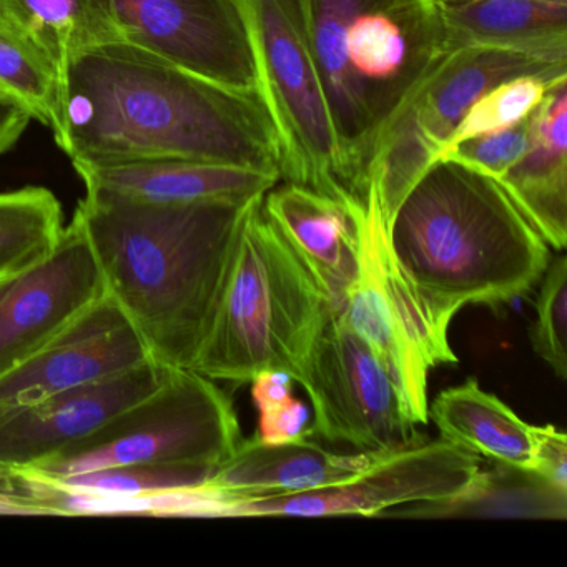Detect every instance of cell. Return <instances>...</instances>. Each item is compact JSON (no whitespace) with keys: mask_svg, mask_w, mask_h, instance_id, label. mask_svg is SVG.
I'll use <instances>...</instances> for the list:
<instances>
[{"mask_svg":"<svg viewBox=\"0 0 567 567\" xmlns=\"http://www.w3.org/2000/svg\"><path fill=\"white\" fill-rule=\"evenodd\" d=\"M72 165L194 158L280 177L257 92L234 91L122 41L69 65L54 131Z\"/></svg>","mask_w":567,"mask_h":567,"instance_id":"1","label":"cell"},{"mask_svg":"<svg viewBox=\"0 0 567 567\" xmlns=\"http://www.w3.org/2000/svg\"><path fill=\"white\" fill-rule=\"evenodd\" d=\"M255 198L154 204L85 192L79 202L74 217L91 241L105 293L155 363L194 368Z\"/></svg>","mask_w":567,"mask_h":567,"instance_id":"2","label":"cell"},{"mask_svg":"<svg viewBox=\"0 0 567 567\" xmlns=\"http://www.w3.org/2000/svg\"><path fill=\"white\" fill-rule=\"evenodd\" d=\"M388 234L401 270L446 328L464 307L523 297L549 265V245L503 185L450 158L414 182Z\"/></svg>","mask_w":567,"mask_h":567,"instance_id":"3","label":"cell"},{"mask_svg":"<svg viewBox=\"0 0 567 567\" xmlns=\"http://www.w3.org/2000/svg\"><path fill=\"white\" fill-rule=\"evenodd\" d=\"M334 127L358 194L381 125L450 54L433 0H301Z\"/></svg>","mask_w":567,"mask_h":567,"instance_id":"4","label":"cell"},{"mask_svg":"<svg viewBox=\"0 0 567 567\" xmlns=\"http://www.w3.org/2000/svg\"><path fill=\"white\" fill-rule=\"evenodd\" d=\"M255 198L241 225L230 271L192 370L247 384L265 371L301 383L308 358L337 313Z\"/></svg>","mask_w":567,"mask_h":567,"instance_id":"5","label":"cell"},{"mask_svg":"<svg viewBox=\"0 0 567 567\" xmlns=\"http://www.w3.org/2000/svg\"><path fill=\"white\" fill-rule=\"evenodd\" d=\"M241 8L257 94L277 138L281 182L341 204L363 200L344 162L301 0H241Z\"/></svg>","mask_w":567,"mask_h":567,"instance_id":"6","label":"cell"},{"mask_svg":"<svg viewBox=\"0 0 567 567\" xmlns=\"http://www.w3.org/2000/svg\"><path fill=\"white\" fill-rule=\"evenodd\" d=\"M241 443L230 398L214 380L171 368L164 383L101 430L32 467L45 480L128 464H188L217 470Z\"/></svg>","mask_w":567,"mask_h":567,"instance_id":"7","label":"cell"},{"mask_svg":"<svg viewBox=\"0 0 567 567\" xmlns=\"http://www.w3.org/2000/svg\"><path fill=\"white\" fill-rule=\"evenodd\" d=\"M519 75L567 78V61L506 48H464L444 55L401 99L378 132L367 187L377 190L388 224L414 182L437 161L480 95Z\"/></svg>","mask_w":567,"mask_h":567,"instance_id":"8","label":"cell"},{"mask_svg":"<svg viewBox=\"0 0 567 567\" xmlns=\"http://www.w3.org/2000/svg\"><path fill=\"white\" fill-rule=\"evenodd\" d=\"M358 270L340 315L371 348L393 381L404 410L416 424L427 420V374L457 358L443 327L427 310L391 250L388 218L368 185L353 207Z\"/></svg>","mask_w":567,"mask_h":567,"instance_id":"9","label":"cell"},{"mask_svg":"<svg viewBox=\"0 0 567 567\" xmlns=\"http://www.w3.org/2000/svg\"><path fill=\"white\" fill-rule=\"evenodd\" d=\"M300 384L313 406L310 437L360 451H396L424 441L383 364L340 311L324 324Z\"/></svg>","mask_w":567,"mask_h":567,"instance_id":"10","label":"cell"},{"mask_svg":"<svg viewBox=\"0 0 567 567\" xmlns=\"http://www.w3.org/2000/svg\"><path fill=\"white\" fill-rule=\"evenodd\" d=\"M480 456L450 441H421L381 454L351 480L321 489L230 497L220 517H374L406 504L440 503L463 493Z\"/></svg>","mask_w":567,"mask_h":567,"instance_id":"11","label":"cell"},{"mask_svg":"<svg viewBox=\"0 0 567 567\" xmlns=\"http://www.w3.org/2000/svg\"><path fill=\"white\" fill-rule=\"evenodd\" d=\"M118 41L224 87L257 92L241 0H102Z\"/></svg>","mask_w":567,"mask_h":567,"instance_id":"12","label":"cell"},{"mask_svg":"<svg viewBox=\"0 0 567 567\" xmlns=\"http://www.w3.org/2000/svg\"><path fill=\"white\" fill-rule=\"evenodd\" d=\"M102 297L105 284L97 258L81 221L72 217L44 257L0 277V377Z\"/></svg>","mask_w":567,"mask_h":567,"instance_id":"13","label":"cell"},{"mask_svg":"<svg viewBox=\"0 0 567 567\" xmlns=\"http://www.w3.org/2000/svg\"><path fill=\"white\" fill-rule=\"evenodd\" d=\"M154 361L127 315L105 293L41 350L0 377V406L35 403Z\"/></svg>","mask_w":567,"mask_h":567,"instance_id":"14","label":"cell"},{"mask_svg":"<svg viewBox=\"0 0 567 567\" xmlns=\"http://www.w3.org/2000/svg\"><path fill=\"white\" fill-rule=\"evenodd\" d=\"M168 370L147 361L117 377L35 403L0 406V464L32 470L44 463L157 390Z\"/></svg>","mask_w":567,"mask_h":567,"instance_id":"15","label":"cell"},{"mask_svg":"<svg viewBox=\"0 0 567 567\" xmlns=\"http://www.w3.org/2000/svg\"><path fill=\"white\" fill-rule=\"evenodd\" d=\"M354 204L290 182H278L264 197L265 214L337 310L357 278Z\"/></svg>","mask_w":567,"mask_h":567,"instance_id":"16","label":"cell"},{"mask_svg":"<svg viewBox=\"0 0 567 567\" xmlns=\"http://www.w3.org/2000/svg\"><path fill=\"white\" fill-rule=\"evenodd\" d=\"M85 192L118 195L154 204L204 200L247 202L280 181L254 168L194 158H137L75 167Z\"/></svg>","mask_w":567,"mask_h":567,"instance_id":"17","label":"cell"},{"mask_svg":"<svg viewBox=\"0 0 567 567\" xmlns=\"http://www.w3.org/2000/svg\"><path fill=\"white\" fill-rule=\"evenodd\" d=\"M384 453L390 451L333 453L310 437L288 443L251 437L241 441L205 484L230 497L305 493L351 480Z\"/></svg>","mask_w":567,"mask_h":567,"instance_id":"18","label":"cell"},{"mask_svg":"<svg viewBox=\"0 0 567 567\" xmlns=\"http://www.w3.org/2000/svg\"><path fill=\"white\" fill-rule=\"evenodd\" d=\"M501 185L549 247L567 244V79L547 91L529 117L523 157Z\"/></svg>","mask_w":567,"mask_h":567,"instance_id":"19","label":"cell"},{"mask_svg":"<svg viewBox=\"0 0 567 567\" xmlns=\"http://www.w3.org/2000/svg\"><path fill=\"white\" fill-rule=\"evenodd\" d=\"M447 52L506 48L567 61V0H433Z\"/></svg>","mask_w":567,"mask_h":567,"instance_id":"20","label":"cell"},{"mask_svg":"<svg viewBox=\"0 0 567 567\" xmlns=\"http://www.w3.org/2000/svg\"><path fill=\"white\" fill-rule=\"evenodd\" d=\"M427 417L441 437L494 464L534 470L539 426L520 420L509 406L470 378L441 391Z\"/></svg>","mask_w":567,"mask_h":567,"instance_id":"21","label":"cell"},{"mask_svg":"<svg viewBox=\"0 0 567 567\" xmlns=\"http://www.w3.org/2000/svg\"><path fill=\"white\" fill-rule=\"evenodd\" d=\"M0 25L45 55L61 78L62 91L75 58L118 41L102 0H0Z\"/></svg>","mask_w":567,"mask_h":567,"instance_id":"22","label":"cell"},{"mask_svg":"<svg viewBox=\"0 0 567 567\" xmlns=\"http://www.w3.org/2000/svg\"><path fill=\"white\" fill-rule=\"evenodd\" d=\"M404 517H523L559 519L567 517V489L549 483L533 470L496 464L480 467L470 486L440 503H417L394 511Z\"/></svg>","mask_w":567,"mask_h":567,"instance_id":"23","label":"cell"},{"mask_svg":"<svg viewBox=\"0 0 567 567\" xmlns=\"http://www.w3.org/2000/svg\"><path fill=\"white\" fill-rule=\"evenodd\" d=\"M61 202L44 187L0 194V277L44 257L64 228Z\"/></svg>","mask_w":567,"mask_h":567,"instance_id":"24","label":"cell"},{"mask_svg":"<svg viewBox=\"0 0 567 567\" xmlns=\"http://www.w3.org/2000/svg\"><path fill=\"white\" fill-rule=\"evenodd\" d=\"M0 92L24 105L32 121L54 131L62 101V82L39 49L0 25Z\"/></svg>","mask_w":567,"mask_h":567,"instance_id":"25","label":"cell"},{"mask_svg":"<svg viewBox=\"0 0 567 567\" xmlns=\"http://www.w3.org/2000/svg\"><path fill=\"white\" fill-rule=\"evenodd\" d=\"M215 471L217 470L188 464H128L48 481L79 493L131 497L204 486Z\"/></svg>","mask_w":567,"mask_h":567,"instance_id":"26","label":"cell"},{"mask_svg":"<svg viewBox=\"0 0 567 567\" xmlns=\"http://www.w3.org/2000/svg\"><path fill=\"white\" fill-rule=\"evenodd\" d=\"M559 81L540 75H519L494 85L467 109L443 152L467 138L504 131L529 117L546 97L547 91Z\"/></svg>","mask_w":567,"mask_h":567,"instance_id":"27","label":"cell"},{"mask_svg":"<svg viewBox=\"0 0 567 567\" xmlns=\"http://www.w3.org/2000/svg\"><path fill=\"white\" fill-rule=\"evenodd\" d=\"M536 300L530 343L559 380L567 378V258L560 251L549 260Z\"/></svg>","mask_w":567,"mask_h":567,"instance_id":"28","label":"cell"},{"mask_svg":"<svg viewBox=\"0 0 567 567\" xmlns=\"http://www.w3.org/2000/svg\"><path fill=\"white\" fill-rule=\"evenodd\" d=\"M293 378L284 371H265L251 381L258 410V440L288 443L308 436L310 411L293 396Z\"/></svg>","mask_w":567,"mask_h":567,"instance_id":"29","label":"cell"},{"mask_svg":"<svg viewBox=\"0 0 567 567\" xmlns=\"http://www.w3.org/2000/svg\"><path fill=\"white\" fill-rule=\"evenodd\" d=\"M529 117L504 131L460 142L441 152L437 158L460 162L466 167L499 181L526 151L527 138H529Z\"/></svg>","mask_w":567,"mask_h":567,"instance_id":"30","label":"cell"},{"mask_svg":"<svg viewBox=\"0 0 567 567\" xmlns=\"http://www.w3.org/2000/svg\"><path fill=\"white\" fill-rule=\"evenodd\" d=\"M0 516H54L29 471L0 464Z\"/></svg>","mask_w":567,"mask_h":567,"instance_id":"31","label":"cell"},{"mask_svg":"<svg viewBox=\"0 0 567 567\" xmlns=\"http://www.w3.org/2000/svg\"><path fill=\"white\" fill-rule=\"evenodd\" d=\"M557 487L567 489V436L554 426L537 430L534 470Z\"/></svg>","mask_w":567,"mask_h":567,"instance_id":"32","label":"cell"},{"mask_svg":"<svg viewBox=\"0 0 567 567\" xmlns=\"http://www.w3.org/2000/svg\"><path fill=\"white\" fill-rule=\"evenodd\" d=\"M31 114L9 95H0V157L12 151L31 125Z\"/></svg>","mask_w":567,"mask_h":567,"instance_id":"33","label":"cell"},{"mask_svg":"<svg viewBox=\"0 0 567 567\" xmlns=\"http://www.w3.org/2000/svg\"><path fill=\"white\" fill-rule=\"evenodd\" d=\"M0 95H6V94H2V92H0Z\"/></svg>","mask_w":567,"mask_h":567,"instance_id":"34","label":"cell"}]
</instances>
